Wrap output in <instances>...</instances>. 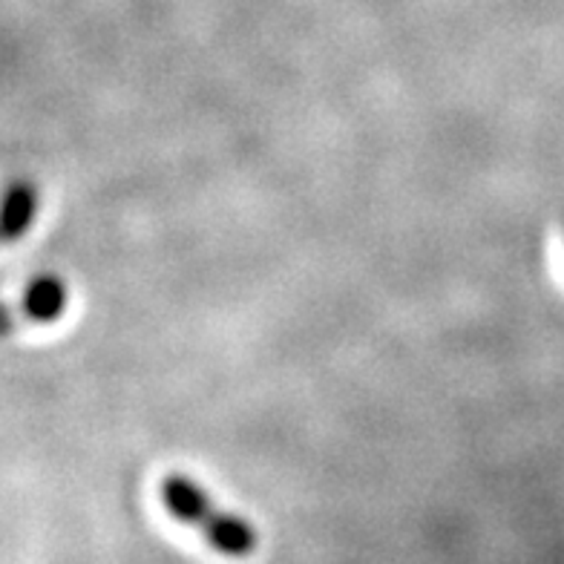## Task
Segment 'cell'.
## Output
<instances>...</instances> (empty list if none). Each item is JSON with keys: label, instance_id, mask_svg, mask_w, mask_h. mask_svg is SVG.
Returning <instances> with one entry per match:
<instances>
[{"label": "cell", "instance_id": "cell-1", "mask_svg": "<svg viewBox=\"0 0 564 564\" xmlns=\"http://www.w3.org/2000/svg\"><path fill=\"white\" fill-rule=\"evenodd\" d=\"M159 496H162L164 510L182 524L199 530L216 553L230 558H246L257 550L260 535H257L253 524H248V519H242L237 512L216 507L214 498L202 490L194 478L171 473L159 484Z\"/></svg>", "mask_w": 564, "mask_h": 564}, {"label": "cell", "instance_id": "cell-2", "mask_svg": "<svg viewBox=\"0 0 564 564\" xmlns=\"http://www.w3.org/2000/svg\"><path fill=\"white\" fill-rule=\"evenodd\" d=\"M69 303V291L64 280L55 274H41L23 289L21 312L32 323H53L64 314Z\"/></svg>", "mask_w": 564, "mask_h": 564}, {"label": "cell", "instance_id": "cell-3", "mask_svg": "<svg viewBox=\"0 0 564 564\" xmlns=\"http://www.w3.org/2000/svg\"><path fill=\"white\" fill-rule=\"evenodd\" d=\"M37 210V191L32 182H15L9 187L7 205H3V242L12 246L30 230Z\"/></svg>", "mask_w": 564, "mask_h": 564}]
</instances>
